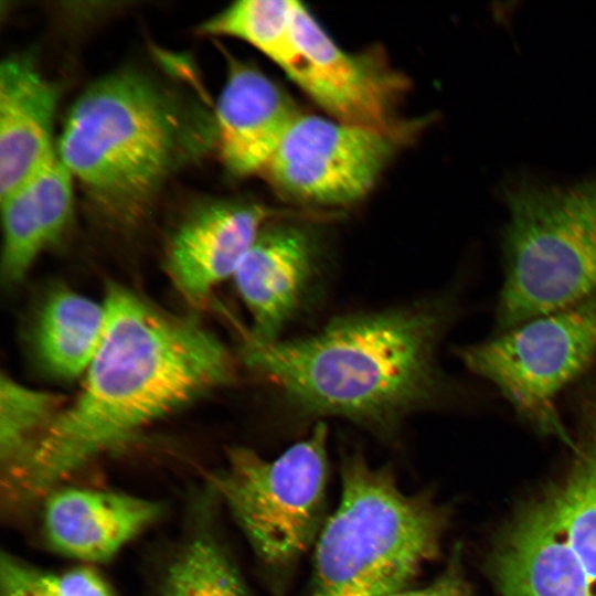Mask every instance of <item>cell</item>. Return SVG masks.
Instances as JSON below:
<instances>
[{
	"label": "cell",
	"instance_id": "6da1fadb",
	"mask_svg": "<svg viewBox=\"0 0 596 596\" xmlns=\"http://www.w3.org/2000/svg\"><path fill=\"white\" fill-rule=\"evenodd\" d=\"M104 305L103 339L82 390L8 472L11 500L44 494L149 424L234 379L227 348L193 318L117 284L107 288Z\"/></svg>",
	"mask_w": 596,
	"mask_h": 596
},
{
	"label": "cell",
	"instance_id": "7a4b0ae2",
	"mask_svg": "<svg viewBox=\"0 0 596 596\" xmlns=\"http://www.w3.org/2000/svg\"><path fill=\"white\" fill-rule=\"evenodd\" d=\"M446 292L407 307L338 317L315 334L244 348L247 364L309 416L390 437L415 412L457 400L438 347L458 312Z\"/></svg>",
	"mask_w": 596,
	"mask_h": 596
},
{
	"label": "cell",
	"instance_id": "3957f363",
	"mask_svg": "<svg viewBox=\"0 0 596 596\" xmlns=\"http://www.w3.org/2000/svg\"><path fill=\"white\" fill-rule=\"evenodd\" d=\"M216 146L214 115L138 71H117L75 100L56 146L91 202L134 224L179 168Z\"/></svg>",
	"mask_w": 596,
	"mask_h": 596
},
{
	"label": "cell",
	"instance_id": "277c9868",
	"mask_svg": "<svg viewBox=\"0 0 596 596\" xmlns=\"http://www.w3.org/2000/svg\"><path fill=\"white\" fill-rule=\"evenodd\" d=\"M342 493L316 547L310 596H390L434 560L447 511L426 492L405 494L389 466L360 451L341 464Z\"/></svg>",
	"mask_w": 596,
	"mask_h": 596
},
{
	"label": "cell",
	"instance_id": "5b68a950",
	"mask_svg": "<svg viewBox=\"0 0 596 596\" xmlns=\"http://www.w3.org/2000/svg\"><path fill=\"white\" fill-rule=\"evenodd\" d=\"M502 281L493 332L596 295V175L503 185Z\"/></svg>",
	"mask_w": 596,
	"mask_h": 596
},
{
	"label": "cell",
	"instance_id": "8992f818",
	"mask_svg": "<svg viewBox=\"0 0 596 596\" xmlns=\"http://www.w3.org/2000/svg\"><path fill=\"white\" fill-rule=\"evenodd\" d=\"M456 354L523 424L567 441L557 404L596 368V295L493 332Z\"/></svg>",
	"mask_w": 596,
	"mask_h": 596
},
{
	"label": "cell",
	"instance_id": "52a82bcc",
	"mask_svg": "<svg viewBox=\"0 0 596 596\" xmlns=\"http://www.w3.org/2000/svg\"><path fill=\"white\" fill-rule=\"evenodd\" d=\"M328 428L310 435L273 460L248 448L230 449L214 488L269 568L290 567L315 540L323 515Z\"/></svg>",
	"mask_w": 596,
	"mask_h": 596
},
{
	"label": "cell",
	"instance_id": "ba28073f",
	"mask_svg": "<svg viewBox=\"0 0 596 596\" xmlns=\"http://www.w3.org/2000/svg\"><path fill=\"white\" fill-rule=\"evenodd\" d=\"M407 134L301 113L263 174L289 200L349 205L372 190Z\"/></svg>",
	"mask_w": 596,
	"mask_h": 596
},
{
	"label": "cell",
	"instance_id": "9c48e42d",
	"mask_svg": "<svg viewBox=\"0 0 596 596\" xmlns=\"http://www.w3.org/2000/svg\"><path fill=\"white\" fill-rule=\"evenodd\" d=\"M292 33L300 61L289 77L328 117L386 132L408 130L397 119L407 79L380 50L342 49L298 1Z\"/></svg>",
	"mask_w": 596,
	"mask_h": 596
},
{
	"label": "cell",
	"instance_id": "30bf717a",
	"mask_svg": "<svg viewBox=\"0 0 596 596\" xmlns=\"http://www.w3.org/2000/svg\"><path fill=\"white\" fill-rule=\"evenodd\" d=\"M273 214L262 204L238 199L211 200L190 212L167 253V270L179 292L193 304L205 300L233 277Z\"/></svg>",
	"mask_w": 596,
	"mask_h": 596
},
{
	"label": "cell",
	"instance_id": "8fae6325",
	"mask_svg": "<svg viewBox=\"0 0 596 596\" xmlns=\"http://www.w3.org/2000/svg\"><path fill=\"white\" fill-rule=\"evenodd\" d=\"M492 567L501 596H593L553 492L524 507L508 524Z\"/></svg>",
	"mask_w": 596,
	"mask_h": 596
},
{
	"label": "cell",
	"instance_id": "7c38bea8",
	"mask_svg": "<svg viewBox=\"0 0 596 596\" xmlns=\"http://www.w3.org/2000/svg\"><path fill=\"white\" fill-rule=\"evenodd\" d=\"M317 251L310 233L289 222L267 223L233 275L253 322L248 337L279 340L315 274Z\"/></svg>",
	"mask_w": 596,
	"mask_h": 596
},
{
	"label": "cell",
	"instance_id": "4fadbf2b",
	"mask_svg": "<svg viewBox=\"0 0 596 596\" xmlns=\"http://www.w3.org/2000/svg\"><path fill=\"white\" fill-rule=\"evenodd\" d=\"M300 114L262 71L231 61L214 115L216 147L227 171L235 177L263 174Z\"/></svg>",
	"mask_w": 596,
	"mask_h": 596
},
{
	"label": "cell",
	"instance_id": "5bb4252c",
	"mask_svg": "<svg viewBox=\"0 0 596 596\" xmlns=\"http://www.w3.org/2000/svg\"><path fill=\"white\" fill-rule=\"evenodd\" d=\"M161 504L123 492L66 487L52 491L43 511L50 546L87 563L106 562L155 523Z\"/></svg>",
	"mask_w": 596,
	"mask_h": 596
},
{
	"label": "cell",
	"instance_id": "9a60e30c",
	"mask_svg": "<svg viewBox=\"0 0 596 596\" xmlns=\"http://www.w3.org/2000/svg\"><path fill=\"white\" fill-rule=\"evenodd\" d=\"M57 89L26 54L0 65V200L56 152L52 131Z\"/></svg>",
	"mask_w": 596,
	"mask_h": 596
},
{
	"label": "cell",
	"instance_id": "2e32d148",
	"mask_svg": "<svg viewBox=\"0 0 596 596\" xmlns=\"http://www.w3.org/2000/svg\"><path fill=\"white\" fill-rule=\"evenodd\" d=\"M73 177L55 152L20 188L1 199L3 281L13 285L65 231Z\"/></svg>",
	"mask_w": 596,
	"mask_h": 596
},
{
	"label": "cell",
	"instance_id": "e0dca14e",
	"mask_svg": "<svg viewBox=\"0 0 596 596\" xmlns=\"http://www.w3.org/2000/svg\"><path fill=\"white\" fill-rule=\"evenodd\" d=\"M572 457L553 491L568 542L596 596V368L568 391Z\"/></svg>",
	"mask_w": 596,
	"mask_h": 596
},
{
	"label": "cell",
	"instance_id": "ac0fdd59",
	"mask_svg": "<svg viewBox=\"0 0 596 596\" xmlns=\"http://www.w3.org/2000/svg\"><path fill=\"white\" fill-rule=\"evenodd\" d=\"M104 302L70 289H58L44 302L34 329L40 362L55 376L70 380L85 374L103 339Z\"/></svg>",
	"mask_w": 596,
	"mask_h": 596
},
{
	"label": "cell",
	"instance_id": "d6986e66",
	"mask_svg": "<svg viewBox=\"0 0 596 596\" xmlns=\"http://www.w3.org/2000/svg\"><path fill=\"white\" fill-rule=\"evenodd\" d=\"M294 0H242L200 26L202 34L235 38L255 47L288 76L300 53L292 33Z\"/></svg>",
	"mask_w": 596,
	"mask_h": 596
},
{
	"label": "cell",
	"instance_id": "ffe728a7",
	"mask_svg": "<svg viewBox=\"0 0 596 596\" xmlns=\"http://www.w3.org/2000/svg\"><path fill=\"white\" fill-rule=\"evenodd\" d=\"M162 596H247L220 540L200 531L179 550L166 573Z\"/></svg>",
	"mask_w": 596,
	"mask_h": 596
},
{
	"label": "cell",
	"instance_id": "44dd1931",
	"mask_svg": "<svg viewBox=\"0 0 596 596\" xmlns=\"http://www.w3.org/2000/svg\"><path fill=\"white\" fill-rule=\"evenodd\" d=\"M61 397L32 389L2 373L0 380V455L10 471L29 454L60 409Z\"/></svg>",
	"mask_w": 596,
	"mask_h": 596
},
{
	"label": "cell",
	"instance_id": "7402d4cb",
	"mask_svg": "<svg viewBox=\"0 0 596 596\" xmlns=\"http://www.w3.org/2000/svg\"><path fill=\"white\" fill-rule=\"evenodd\" d=\"M0 596H62L50 579V572L10 554L0 562Z\"/></svg>",
	"mask_w": 596,
	"mask_h": 596
},
{
	"label": "cell",
	"instance_id": "603a6c76",
	"mask_svg": "<svg viewBox=\"0 0 596 596\" xmlns=\"http://www.w3.org/2000/svg\"><path fill=\"white\" fill-rule=\"evenodd\" d=\"M456 558L428 586L415 590H402L390 596H469L468 584Z\"/></svg>",
	"mask_w": 596,
	"mask_h": 596
}]
</instances>
